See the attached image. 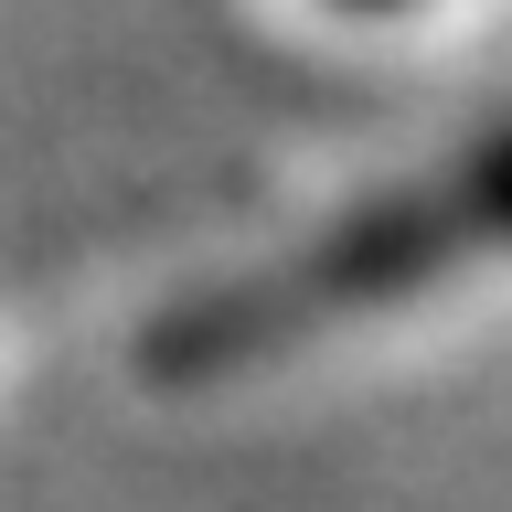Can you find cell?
<instances>
[{
	"label": "cell",
	"instance_id": "obj_1",
	"mask_svg": "<svg viewBox=\"0 0 512 512\" xmlns=\"http://www.w3.org/2000/svg\"><path fill=\"white\" fill-rule=\"evenodd\" d=\"M480 256H512V139L470 150L459 171L395 192L374 214L331 224L320 246L278 256L267 278H235V288H214V299H192V310L160 331L150 363L182 374V384L192 374H235V363H267V352H299L310 331H331V320L395 310V299L459 278Z\"/></svg>",
	"mask_w": 512,
	"mask_h": 512
}]
</instances>
